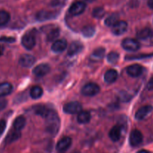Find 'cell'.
Listing matches in <instances>:
<instances>
[{
  "instance_id": "6da1fadb",
  "label": "cell",
  "mask_w": 153,
  "mask_h": 153,
  "mask_svg": "<svg viewBox=\"0 0 153 153\" xmlns=\"http://www.w3.org/2000/svg\"><path fill=\"white\" fill-rule=\"evenodd\" d=\"M44 118L46 120V129L47 132L52 135H55L59 131L61 124L58 114L55 111L50 109L49 113Z\"/></svg>"
},
{
  "instance_id": "7a4b0ae2",
  "label": "cell",
  "mask_w": 153,
  "mask_h": 153,
  "mask_svg": "<svg viewBox=\"0 0 153 153\" xmlns=\"http://www.w3.org/2000/svg\"><path fill=\"white\" fill-rule=\"evenodd\" d=\"M21 43H22V45L25 49H26L27 50H31L34 47L36 44L35 34L31 31L25 33L23 37H22Z\"/></svg>"
},
{
  "instance_id": "3957f363",
  "label": "cell",
  "mask_w": 153,
  "mask_h": 153,
  "mask_svg": "<svg viewBox=\"0 0 153 153\" xmlns=\"http://www.w3.org/2000/svg\"><path fill=\"white\" fill-rule=\"evenodd\" d=\"M100 91V87L96 83H88L86 84L83 88H82V95L85 97H94V96L97 95Z\"/></svg>"
},
{
  "instance_id": "277c9868",
  "label": "cell",
  "mask_w": 153,
  "mask_h": 153,
  "mask_svg": "<svg viewBox=\"0 0 153 153\" xmlns=\"http://www.w3.org/2000/svg\"><path fill=\"white\" fill-rule=\"evenodd\" d=\"M122 47L128 52H136L140 49V44L135 39L128 37L123 40Z\"/></svg>"
},
{
  "instance_id": "5b68a950",
  "label": "cell",
  "mask_w": 153,
  "mask_h": 153,
  "mask_svg": "<svg viewBox=\"0 0 153 153\" xmlns=\"http://www.w3.org/2000/svg\"><path fill=\"white\" fill-rule=\"evenodd\" d=\"M82 110V105L79 102H70L64 105L63 111L68 114H76Z\"/></svg>"
},
{
  "instance_id": "8992f818",
  "label": "cell",
  "mask_w": 153,
  "mask_h": 153,
  "mask_svg": "<svg viewBox=\"0 0 153 153\" xmlns=\"http://www.w3.org/2000/svg\"><path fill=\"white\" fill-rule=\"evenodd\" d=\"M143 140V136L141 131L137 129H134L131 131L129 136V143L133 147L138 146L141 144Z\"/></svg>"
},
{
  "instance_id": "52a82bcc",
  "label": "cell",
  "mask_w": 153,
  "mask_h": 153,
  "mask_svg": "<svg viewBox=\"0 0 153 153\" xmlns=\"http://www.w3.org/2000/svg\"><path fill=\"white\" fill-rule=\"evenodd\" d=\"M85 8H86V4L84 1H77L72 4L69 9V12L73 16H79L85 11Z\"/></svg>"
},
{
  "instance_id": "ba28073f",
  "label": "cell",
  "mask_w": 153,
  "mask_h": 153,
  "mask_svg": "<svg viewBox=\"0 0 153 153\" xmlns=\"http://www.w3.org/2000/svg\"><path fill=\"white\" fill-rule=\"evenodd\" d=\"M128 28V23L124 20H119L112 26V32L114 35H122Z\"/></svg>"
},
{
  "instance_id": "9c48e42d",
  "label": "cell",
  "mask_w": 153,
  "mask_h": 153,
  "mask_svg": "<svg viewBox=\"0 0 153 153\" xmlns=\"http://www.w3.org/2000/svg\"><path fill=\"white\" fill-rule=\"evenodd\" d=\"M36 61V58L30 54H24L21 55L19 59V63L22 67L29 68L32 67Z\"/></svg>"
},
{
  "instance_id": "30bf717a",
  "label": "cell",
  "mask_w": 153,
  "mask_h": 153,
  "mask_svg": "<svg viewBox=\"0 0 153 153\" xmlns=\"http://www.w3.org/2000/svg\"><path fill=\"white\" fill-rule=\"evenodd\" d=\"M153 111V107L152 105H144L140 108L137 111L135 114V119L137 120H143L145 118L147 117Z\"/></svg>"
},
{
  "instance_id": "8fae6325",
  "label": "cell",
  "mask_w": 153,
  "mask_h": 153,
  "mask_svg": "<svg viewBox=\"0 0 153 153\" xmlns=\"http://www.w3.org/2000/svg\"><path fill=\"white\" fill-rule=\"evenodd\" d=\"M143 72V68L141 65L137 64L128 66L126 69L127 74L132 78H137L141 76Z\"/></svg>"
},
{
  "instance_id": "7c38bea8",
  "label": "cell",
  "mask_w": 153,
  "mask_h": 153,
  "mask_svg": "<svg viewBox=\"0 0 153 153\" xmlns=\"http://www.w3.org/2000/svg\"><path fill=\"white\" fill-rule=\"evenodd\" d=\"M50 66L48 64H41L36 66L33 70V74L37 77H43L50 72Z\"/></svg>"
},
{
  "instance_id": "4fadbf2b",
  "label": "cell",
  "mask_w": 153,
  "mask_h": 153,
  "mask_svg": "<svg viewBox=\"0 0 153 153\" xmlns=\"http://www.w3.org/2000/svg\"><path fill=\"white\" fill-rule=\"evenodd\" d=\"M72 145V139L70 137H62L56 145V149L60 152H66Z\"/></svg>"
},
{
  "instance_id": "5bb4252c",
  "label": "cell",
  "mask_w": 153,
  "mask_h": 153,
  "mask_svg": "<svg viewBox=\"0 0 153 153\" xmlns=\"http://www.w3.org/2000/svg\"><path fill=\"white\" fill-rule=\"evenodd\" d=\"M67 47V42L65 39H58L54 41L52 45V50L55 53H61Z\"/></svg>"
},
{
  "instance_id": "9a60e30c",
  "label": "cell",
  "mask_w": 153,
  "mask_h": 153,
  "mask_svg": "<svg viewBox=\"0 0 153 153\" xmlns=\"http://www.w3.org/2000/svg\"><path fill=\"white\" fill-rule=\"evenodd\" d=\"M82 49H83V45H82V43L79 41H74L73 43H71V44L68 47L67 54L70 56H74V55L80 53Z\"/></svg>"
},
{
  "instance_id": "2e32d148",
  "label": "cell",
  "mask_w": 153,
  "mask_h": 153,
  "mask_svg": "<svg viewBox=\"0 0 153 153\" xmlns=\"http://www.w3.org/2000/svg\"><path fill=\"white\" fill-rule=\"evenodd\" d=\"M105 55V48H97L92 52L91 57H90V59L92 61L97 62V61H100L102 60L104 58Z\"/></svg>"
},
{
  "instance_id": "e0dca14e",
  "label": "cell",
  "mask_w": 153,
  "mask_h": 153,
  "mask_svg": "<svg viewBox=\"0 0 153 153\" xmlns=\"http://www.w3.org/2000/svg\"><path fill=\"white\" fill-rule=\"evenodd\" d=\"M121 134H122V128L120 126L116 125L112 127V128L111 129L110 132H109V137L112 141L117 142L120 139Z\"/></svg>"
},
{
  "instance_id": "ac0fdd59",
  "label": "cell",
  "mask_w": 153,
  "mask_h": 153,
  "mask_svg": "<svg viewBox=\"0 0 153 153\" xmlns=\"http://www.w3.org/2000/svg\"><path fill=\"white\" fill-rule=\"evenodd\" d=\"M56 13L50 11H46V10H41L37 13L36 18L38 21H46L49 19H55L56 17Z\"/></svg>"
},
{
  "instance_id": "d6986e66",
  "label": "cell",
  "mask_w": 153,
  "mask_h": 153,
  "mask_svg": "<svg viewBox=\"0 0 153 153\" xmlns=\"http://www.w3.org/2000/svg\"><path fill=\"white\" fill-rule=\"evenodd\" d=\"M118 78V73L115 70H109L105 73L104 80L106 83L112 84L117 81Z\"/></svg>"
},
{
  "instance_id": "ffe728a7",
  "label": "cell",
  "mask_w": 153,
  "mask_h": 153,
  "mask_svg": "<svg viewBox=\"0 0 153 153\" xmlns=\"http://www.w3.org/2000/svg\"><path fill=\"white\" fill-rule=\"evenodd\" d=\"M91 119V113L88 111H81L79 114H78L77 117V121L80 124H86L90 122Z\"/></svg>"
},
{
  "instance_id": "44dd1931",
  "label": "cell",
  "mask_w": 153,
  "mask_h": 153,
  "mask_svg": "<svg viewBox=\"0 0 153 153\" xmlns=\"http://www.w3.org/2000/svg\"><path fill=\"white\" fill-rule=\"evenodd\" d=\"M21 137V133L20 131H17L16 129H13L12 131H10V132L7 134V137L5 138V143L7 144L9 143H12L13 142L16 141L17 140H19Z\"/></svg>"
},
{
  "instance_id": "7402d4cb",
  "label": "cell",
  "mask_w": 153,
  "mask_h": 153,
  "mask_svg": "<svg viewBox=\"0 0 153 153\" xmlns=\"http://www.w3.org/2000/svg\"><path fill=\"white\" fill-rule=\"evenodd\" d=\"M13 91V86L8 82H3L0 84V97H4L9 95Z\"/></svg>"
},
{
  "instance_id": "603a6c76",
  "label": "cell",
  "mask_w": 153,
  "mask_h": 153,
  "mask_svg": "<svg viewBox=\"0 0 153 153\" xmlns=\"http://www.w3.org/2000/svg\"><path fill=\"white\" fill-rule=\"evenodd\" d=\"M25 124H26L25 118L22 116H19L13 121V129H16L17 131H21L25 127Z\"/></svg>"
},
{
  "instance_id": "cb8c5ba5",
  "label": "cell",
  "mask_w": 153,
  "mask_h": 153,
  "mask_svg": "<svg viewBox=\"0 0 153 153\" xmlns=\"http://www.w3.org/2000/svg\"><path fill=\"white\" fill-rule=\"evenodd\" d=\"M153 31L150 28H145L141 29L140 31H139L137 32V38L140 39L141 40H147V39L150 38V37H152Z\"/></svg>"
},
{
  "instance_id": "d4e9b609",
  "label": "cell",
  "mask_w": 153,
  "mask_h": 153,
  "mask_svg": "<svg viewBox=\"0 0 153 153\" xmlns=\"http://www.w3.org/2000/svg\"><path fill=\"white\" fill-rule=\"evenodd\" d=\"M43 91L40 87L34 86L30 90V96L33 100H37L40 99L43 96Z\"/></svg>"
},
{
  "instance_id": "484cf974",
  "label": "cell",
  "mask_w": 153,
  "mask_h": 153,
  "mask_svg": "<svg viewBox=\"0 0 153 153\" xmlns=\"http://www.w3.org/2000/svg\"><path fill=\"white\" fill-rule=\"evenodd\" d=\"M82 32L84 37H86V38H90V37H92L94 35L96 32V28L93 25H85L82 28Z\"/></svg>"
},
{
  "instance_id": "4316f807",
  "label": "cell",
  "mask_w": 153,
  "mask_h": 153,
  "mask_svg": "<svg viewBox=\"0 0 153 153\" xmlns=\"http://www.w3.org/2000/svg\"><path fill=\"white\" fill-rule=\"evenodd\" d=\"M49 110H50V109L48 108L47 107H46V106L44 105H36L35 107H34V113H35L36 114L43 117V118L47 115Z\"/></svg>"
},
{
  "instance_id": "83f0119b",
  "label": "cell",
  "mask_w": 153,
  "mask_h": 153,
  "mask_svg": "<svg viewBox=\"0 0 153 153\" xmlns=\"http://www.w3.org/2000/svg\"><path fill=\"white\" fill-rule=\"evenodd\" d=\"M10 19V13L6 10H0V27L5 25Z\"/></svg>"
},
{
  "instance_id": "f1b7e54d",
  "label": "cell",
  "mask_w": 153,
  "mask_h": 153,
  "mask_svg": "<svg viewBox=\"0 0 153 153\" xmlns=\"http://www.w3.org/2000/svg\"><path fill=\"white\" fill-rule=\"evenodd\" d=\"M117 21H119V15L117 13H113L110 15L105 20V24L108 27H112Z\"/></svg>"
},
{
  "instance_id": "f546056e",
  "label": "cell",
  "mask_w": 153,
  "mask_h": 153,
  "mask_svg": "<svg viewBox=\"0 0 153 153\" xmlns=\"http://www.w3.org/2000/svg\"><path fill=\"white\" fill-rule=\"evenodd\" d=\"M60 35V30L59 28H54V29L51 30L47 34V37H46V39H47L48 41L52 42L55 41V40H57L58 37Z\"/></svg>"
},
{
  "instance_id": "4dcf8cb0",
  "label": "cell",
  "mask_w": 153,
  "mask_h": 153,
  "mask_svg": "<svg viewBox=\"0 0 153 153\" xmlns=\"http://www.w3.org/2000/svg\"><path fill=\"white\" fill-rule=\"evenodd\" d=\"M120 55L116 52H111L108 55H107L108 62L111 64H115L119 61Z\"/></svg>"
},
{
  "instance_id": "1f68e13d",
  "label": "cell",
  "mask_w": 153,
  "mask_h": 153,
  "mask_svg": "<svg viewBox=\"0 0 153 153\" xmlns=\"http://www.w3.org/2000/svg\"><path fill=\"white\" fill-rule=\"evenodd\" d=\"M105 11L104 8L100 7L94 8L92 13L93 16H94V18H96V19H99L103 18V16H105Z\"/></svg>"
},
{
  "instance_id": "d6a6232c",
  "label": "cell",
  "mask_w": 153,
  "mask_h": 153,
  "mask_svg": "<svg viewBox=\"0 0 153 153\" xmlns=\"http://www.w3.org/2000/svg\"><path fill=\"white\" fill-rule=\"evenodd\" d=\"M153 56L152 54H141V55H129V56H126V59L128 60H136V59H143V58H150Z\"/></svg>"
},
{
  "instance_id": "836d02e7",
  "label": "cell",
  "mask_w": 153,
  "mask_h": 153,
  "mask_svg": "<svg viewBox=\"0 0 153 153\" xmlns=\"http://www.w3.org/2000/svg\"><path fill=\"white\" fill-rule=\"evenodd\" d=\"M119 97L122 102H128L131 99V97L130 96V94L126 93V91H122L119 94Z\"/></svg>"
},
{
  "instance_id": "e575fe53",
  "label": "cell",
  "mask_w": 153,
  "mask_h": 153,
  "mask_svg": "<svg viewBox=\"0 0 153 153\" xmlns=\"http://www.w3.org/2000/svg\"><path fill=\"white\" fill-rule=\"evenodd\" d=\"M15 40H16V39L12 37H5V36H3V37H0V41L4 42V43H13V42H15Z\"/></svg>"
},
{
  "instance_id": "d590c367",
  "label": "cell",
  "mask_w": 153,
  "mask_h": 153,
  "mask_svg": "<svg viewBox=\"0 0 153 153\" xmlns=\"http://www.w3.org/2000/svg\"><path fill=\"white\" fill-rule=\"evenodd\" d=\"M6 128V122L4 120H0V135L2 134Z\"/></svg>"
},
{
  "instance_id": "8d00e7d4",
  "label": "cell",
  "mask_w": 153,
  "mask_h": 153,
  "mask_svg": "<svg viewBox=\"0 0 153 153\" xmlns=\"http://www.w3.org/2000/svg\"><path fill=\"white\" fill-rule=\"evenodd\" d=\"M7 105V100H4V99H0V111L5 108Z\"/></svg>"
},
{
  "instance_id": "74e56055",
  "label": "cell",
  "mask_w": 153,
  "mask_h": 153,
  "mask_svg": "<svg viewBox=\"0 0 153 153\" xmlns=\"http://www.w3.org/2000/svg\"><path fill=\"white\" fill-rule=\"evenodd\" d=\"M146 88H147L149 91H153V78L149 81V82L147 83L146 85Z\"/></svg>"
},
{
  "instance_id": "f35d334b",
  "label": "cell",
  "mask_w": 153,
  "mask_h": 153,
  "mask_svg": "<svg viewBox=\"0 0 153 153\" xmlns=\"http://www.w3.org/2000/svg\"><path fill=\"white\" fill-rule=\"evenodd\" d=\"M148 6L153 10V0H148Z\"/></svg>"
},
{
  "instance_id": "ab89813d",
  "label": "cell",
  "mask_w": 153,
  "mask_h": 153,
  "mask_svg": "<svg viewBox=\"0 0 153 153\" xmlns=\"http://www.w3.org/2000/svg\"><path fill=\"white\" fill-rule=\"evenodd\" d=\"M3 52H4V48H3L2 46L0 45V56L3 54Z\"/></svg>"
},
{
  "instance_id": "60d3db41",
  "label": "cell",
  "mask_w": 153,
  "mask_h": 153,
  "mask_svg": "<svg viewBox=\"0 0 153 153\" xmlns=\"http://www.w3.org/2000/svg\"><path fill=\"white\" fill-rule=\"evenodd\" d=\"M137 153H150V152L147 150H140V152H138Z\"/></svg>"
},
{
  "instance_id": "b9f144b4",
  "label": "cell",
  "mask_w": 153,
  "mask_h": 153,
  "mask_svg": "<svg viewBox=\"0 0 153 153\" xmlns=\"http://www.w3.org/2000/svg\"><path fill=\"white\" fill-rule=\"evenodd\" d=\"M85 1H88V2H92V1H95V0H85Z\"/></svg>"
}]
</instances>
